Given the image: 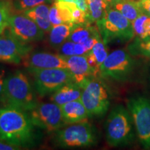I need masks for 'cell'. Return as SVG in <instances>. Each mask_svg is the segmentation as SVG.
Instances as JSON below:
<instances>
[{"instance_id": "2e32d148", "label": "cell", "mask_w": 150, "mask_h": 150, "mask_svg": "<svg viewBox=\"0 0 150 150\" xmlns=\"http://www.w3.org/2000/svg\"><path fill=\"white\" fill-rule=\"evenodd\" d=\"M81 87L74 82H70L52 93L50 100L61 106L66 103L81 99Z\"/></svg>"}, {"instance_id": "d6986e66", "label": "cell", "mask_w": 150, "mask_h": 150, "mask_svg": "<svg viewBox=\"0 0 150 150\" xmlns=\"http://www.w3.org/2000/svg\"><path fill=\"white\" fill-rule=\"evenodd\" d=\"M101 37L98 27L91 25L89 22L76 24L71 32L68 40L83 44L95 38Z\"/></svg>"}, {"instance_id": "d4e9b609", "label": "cell", "mask_w": 150, "mask_h": 150, "mask_svg": "<svg viewBox=\"0 0 150 150\" xmlns=\"http://www.w3.org/2000/svg\"><path fill=\"white\" fill-rule=\"evenodd\" d=\"M128 50L131 55L150 58V36L145 39L136 38L129 45Z\"/></svg>"}, {"instance_id": "9a60e30c", "label": "cell", "mask_w": 150, "mask_h": 150, "mask_svg": "<svg viewBox=\"0 0 150 150\" xmlns=\"http://www.w3.org/2000/svg\"><path fill=\"white\" fill-rule=\"evenodd\" d=\"M62 115L66 125L88 120L87 110L81 99L73 101L61 106Z\"/></svg>"}, {"instance_id": "44dd1931", "label": "cell", "mask_w": 150, "mask_h": 150, "mask_svg": "<svg viewBox=\"0 0 150 150\" xmlns=\"http://www.w3.org/2000/svg\"><path fill=\"white\" fill-rule=\"evenodd\" d=\"M114 8L121 13L129 21L133 22L140 15L144 13L141 4L133 0H123L115 4Z\"/></svg>"}, {"instance_id": "4fadbf2b", "label": "cell", "mask_w": 150, "mask_h": 150, "mask_svg": "<svg viewBox=\"0 0 150 150\" xmlns=\"http://www.w3.org/2000/svg\"><path fill=\"white\" fill-rule=\"evenodd\" d=\"M28 70L31 69H68L65 56L47 52H30L22 61Z\"/></svg>"}, {"instance_id": "52a82bcc", "label": "cell", "mask_w": 150, "mask_h": 150, "mask_svg": "<svg viewBox=\"0 0 150 150\" xmlns=\"http://www.w3.org/2000/svg\"><path fill=\"white\" fill-rule=\"evenodd\" d=\"M135 67L136 62L129 52L116 50L108 54L101 65L99 75L116 81H125L132 75Z\"/></svg>"}, {"instance_id": "603a6c76", "label": "cell", "mask_w": 150, "mask_h": 150, "mask_svg": "<svg viewBox=\"0 0 150 150\" xmlns=\"http://www.w3.org/2000/svg\"><path fill=\"white\" fill-rule=\"evenodd\" d=\"M134 35L140 39H145L150 36V16L142 13L132 22Z\"/></svg>"}, {"instance_id": "e575fe53", "label": "cell", "mask_w": 150, "mask_h": 150, "mask_svg": "<svg viewBox=\"0 0 150 150\" xmlns=\"http://www.w3.org/2000/svg\"><path fill=\"white\" fill-rule=\"evenodd\" d=\"M140 1H143V0H140Z\"/></svg>"}, {"instance_id": "6da1fadb", "label": "cell", "mask_w": 150, "mask_h": 150, "mask_svg": "<svg viewBox=\"0 0 150 150\" xmlns=\"http://www.w3.org/2000/svg\"><path fill=\"white\" fill-rule=\"evenodd\" d=\"M29 115L13 106L0 109V140L19 147L35 145L38 136Z\"/></svg>"}, {"instance_id": "ffe728a7", "label": "cell", "mask_w": 150, "mask_h": 150, "mask_svg": "<svg viewBox=\"0 0 150 150\" xmlns=\"http://www.w3.org/2000/svg\"><path fill=\"white\" fill-rule=\"evenodd\" d=\"M76 24L63 23L53 26L49 33V42L54 48H59L63 43L68 40L72 31Z\"/></svg>"}, {"instance_id": "9c48e42d", "label": "cell", "mask_w": 150, "mask_h": 150, "mask_svg": "<svg viewBox=\"0 0 150 150\" xmlns=\"http://www.w3.org/2000/svg\"><path fill=\"white\" fill-rule=\"evenodd\" d=\"M29 70L32 73L37 93L42 97L52 94L65 84L74 82L68 69H31Z\"/></svg>"}, {"instance_id": "484cf974", "label": "cell", "mask_w": 150, "mask_h": 150, "mask_svg": "<svg viewBox=\"0 0 150 150\" xmlns=\"http://www.w3.org/2000/svg\"><path fill=\"white\" fill-rule=\"evenodd\" d=\"M47 2H48V0H12L11 5L12 11L23 13L24 11Z\"/></svg>"}, {"instance_id": "cb8c5ba5", "label": "cell", "mask_w": 150, "mask_h": 150, "mask_svg": "<svg viewBox=\"0 0 150 150\" xmlns=\"http://www.w3.org/2000/svg\"><path fill=\"white\" fill-rule=\"evenodd\" d=\"M88 52L83 44L66 40L59 47V53L63 56L86 55Z\"/></svg>"}, {"instance_id": "3957f363", "label": "cell", "mask_w": 150, "mask_h": 150, "mask_svg": "<svg viewBox=\"0 0 150 150\" xmlns=\"http://www.w3.org/2000/svg\"><path fill=\"white\" fill-rule=\"evenodd\" d=\"M132 116L128 108L117 105L111 110L105 123L106 139L112 147L129 144L135 136Z\"/></svg>"}, {"instance_id": "836d02e7", "label": "cell", "mask_w": 150, "mask_h": 150, "mask_svg": "<svg viewBox=\"0 0 150 150\" xmlns=\"http://www.w3.org/2000/svg\"><path fill=\"white\" fill-rule=\"evenodd\" d=\"M0 1H11L12 0H0Z\"/></svg>"}, {"instance_id": "8992f818", "label": "cell", "mask_w": 150, "mask_h": 150, "mask_svg": "<svg viewBox=\"0 0 150 150\" xmlns=\"http://www.w3.org/2000/svg\"><path fill=\"white\" fill-rule=\"evenodd\" d=\"M54 142L63 148L90 147L97 143L96 131L88 120L71 124L56 131Z\"/></svg>"}, {"instance_id": "277c9868", "label": "cell", "mask_w": 150, "mask_h": 150, "mask_svg": "<svg viewBox=\"0 0 150 150\" xmlns=\"http://www.w3.org/2000/svg\"><path fill=\"white\" fill-rule=\"evenodd\" d=\"M97 26L105 44L114 40L129 41L135 36L132 22L115 8H108Z\"/></svg>"}, {"instance_id": "f546056e", "label": "cell", "mask_w": 150, "mask_h": 150, "mask_svg": "<svg viewBox=\"0 0 150 150\" xmlns=\"http://www.w3.org/2000/svg\"><path fill=\"white\" fill-rule=\"evenodd\" d=\"M5 78V70L4 69H0V99L2 95Z\"/></svg>"}, {"instance_id": "83f0119b", "label": "cell", "mask_w": 150, "mask_h": 150, "mask_svg": "<svg viewBox=\"0 0 150 150\" xmlns=\"http://www.w3.org/2000/svg\"><path fill=\"white\" fill-rule=\"evenodd\" d=\"M56 1H64V2L75 4L79 8L87 13L88 16V7L86 0H56Z\"/></svg>"}, {"instance_id": "ba28073f", "label": "cell", "mask_w": 150, "mask_h": 150, "mask_svg": "<svg viewBox=\"0 0 150 150\" xmlns=\"http://www.w3.org/2000/svg\"><path fill=\"white\" fill-rule=\"evenodd\" d=\"M127 104L140 142L145 149H150V99L143 96L133 97Z\"/></svg>"}, {"instance_id": "4dcf8cb0", "label": "cell", "mask_w": 150, "mask_h": 150, "mask_svg": "<svg viewBox=\"0 0 150 150\" xmlns=\"http://www.w3.org/2000/svg\"><path fill=\"white\" fill-rule=\"evenodd\" d=\"M142 8L143 9L144 13H146L148 16H150V0H143L140 1Z\"/></svg>"}, {"instance_id": "8fae6325", "label": "cell", "mask_w": 150, "mask_h": 150, "mask_svg": "<svg viewBox=\"0 0 150 150\" xmlns=\"http://www.w3.org/2000/svg\"><path fill=\"white\" fill-rule=\"evenodd\" d=\"M8 28L11 34L24 43L41 40L45 36L44 31L24 13L11 15Z\"/></svg>"}, {"instance_id": "f1b7e54d", "label": "cell", "mask_w": 150, "mask_h": 150, "mask_svg": "<svg viewBox=\"0 0 150 150\" xmlns=\"http://www.w3.org/2000/svg\"><path fill=\"white\" fill-rule=\"evenodd\" d=\"M21 148L18 146L12 145L3 140H0V150H17L20 149Z\"/></svg>"}, {"instance_id": "1f68e13d", "label": "cell", "mask_w": 150, "mask_h": 150, "mask_svg": "<svg viewBox=\"0 0 150 150\" xmlns=\"http://www.w3.org/2000/svg\"><path fill=\"white\" fill-rule=\"evenodd\" d=\"M110 2V4L113 6L115 4L117 3V2H120V1H123V0H109Z\"/></svg>"}, {"instance_id": "5b68a950", "label": "cell", "mask_w": 150, "mask_h": 150, "mask_svg": "<svg viewBox=\"0 0 150 150\" xmlns=\"http://www.w3.org/2000/svg\"><path fill=\"white\" fill-rule=\"evenodd\" d=\"M81 88V100L89 117H102L106 114L110 106V95L104 82L93 76L84 82Z\"/></svg>"}, {"instance_id": "ac0fdd59", "label": "cell", "mask_w": 150, "mask_h": 150, "mask_svg": "<svg viewBox=\"0 0 150 150\" xmlns=\"http://www.w3.org/2000/svg\"><path fill=\"white\" fill-rule=\"evenodd\" d=\"M50 8L48 5L42 4L34 8L24 11L22 13L33 20L45 33H48L52 27L49 18Z\"/></svg>"}, {"instance_id": "d6a6232c", "label": "cell", "mask_w": 150, "mask_h": 150, "mask_svg": "<svg viewBox=\"0 0 150 150\" xmlns=\"http://www.w3.org/2000/svg\"><path fill=\"white\" fill-rule=\"evenodd\" d=\"M56 1V0H48V2L50 3H54Z\"/></svg>"}, {"instance_id": "7a4b0ae2", "label": "cell", "mask_w": 150, "mask_h": 150, "mask_svg": "<svg viewBox=\"0 0 150 150\" xmlns=\"http://www.w3.org/2000/svg\"><path fill=\"white\" fill-rule=\"evenodd\" d=\"M0 101L6 106H13L24 111H30L38 104L29 78L21 71H16L5 78Z\"/></svg>"}, {"instance_id": "5bb4252c", "label": "cell", "mask_w": 150, "mask_h": 150, "mask_svg": "<svg viewBox=\"0 0 150 150\" xmlns=\"http://www.w3.org/2000/svg\"><path fill=\"white\" fill-rule=\"evenodd\" d=\"M65 58L73 81L81 87L86 80L94 76L86 55L65 56Z\"/></svg>"}, {"instance_id": "30bf717a", "label": "cell", "mask_w": 150, "mask_h": 150, "mask_svg": "<svg viewBox=\"0 0 150 150\" xmlns=\"http://www.w3.org/2000/svg\"><path fill=\"white\" fill-rule=\"evenodd\" d=\"M30 118L36 127L48 133L57 131L64 125L61 106L55 103H42L30 110Z\"/></svg>"}, {"instance_id": "7402d4cb", "label": "cell", "mask_w": 150, "mask_h": 150, "mask_svg": "<svg viewBox=\"0 0 150 150\" xmlns=\"http://www.w3.org/2000/svg\"><path fill=\"white\" fill-rule=\"evenodd\" d=\"M88 7V21L97 22L102 20L109 8V0H86Z\"/></svg>"}, {"instance_id": "7c38bea8", "label": "cell", "mask_w": 150, "mask_h": 150, "mask_svg": "<svg viewBox=\"0 0 150 150\" xmlns=\"http://www.w3.org/2000/svg\"><path fill=\"white\" fill-rule=\"evenodd\" d=\"M31 50L32 46L18 40L9 30L0 34V62L19 64Z\"/></svg>"}, {"instance_id": "4316f807", "label": "cell", "mask_w": 150, "mask_h": 150, "mask_svg": "<svg viewBox=\"0 0 150 150\" xmlns=\"http://www.w3.org/2000/svg\"><path fill=\"white\" fill-rule=\"evenodd\" d=\"M11 13V1H0V34L8 29Z\"/></svg>"}, {"instance_id": "e0dca14e", "label": "cell", "mask_w": 150, "mask_h": 150, "mask_svg": "<svg viewBox=\"0 0 150 150\" xmlns=\"http://www.w3.org/2000/svg\"><path fill=\"white\" fill-rule=\"evenodd\" d=\"M108 55L106 44H105L102 39L97 42L86 55L95 77H97V75L99 74L101 65Z\"/></svg>"}]
</instances>
